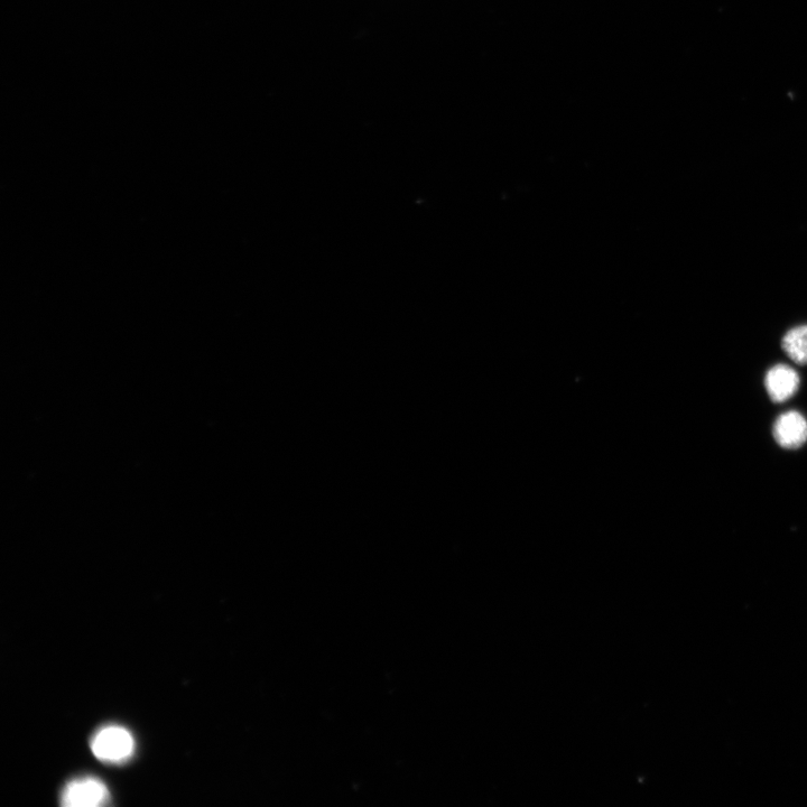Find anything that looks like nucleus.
<instances>
[{"mask_svg":"<svg viewBox=\"0 0 807 807\" xmlns=\"http://www.w3.org/2000/svg\"><path fill=\"white\" fill-rule=\"evenodd\" d=\"M91 750L102 762L124 763L134 754L135 740L127 729L109 726L100 729L92 738Z\"/></svg>","mask_w":807,"mask_h":807,"instance_id":"obj_1","label":"nucleus"},{"mask_svg":"<svg viewBox=\"0 0 807 807\" xmlns=\"http://www.w3.org/2000/svg\"><path fill=\"white\" fill-rule=\"evenodd\" d=\"M109 801L107 786L92 777L70 782L61 794V804L67 807H99L107 805Z\"/></svg>","mask_w":807,"mask_h":807,"instance_id":"obj_2","label":"nucleus"},{"mask_svg":"<svg viewBox=\"0 0 807 807\" xmlns=\"http://www.w3.org/2000/svg\"><path fill=\"white\" fill-rule=\"evenodd\" d=\"M764 386L769 400L775 404H783L799 392L801 376L793 367L777 364L767 370Z\"/></svg>","mask_w":807,"mask_h":807,"instance_id":"obj_3","label":"nucleus"},{"mask_svg":"<svg viewBox=\"0 0 807 807\" xmlns=\"http://www.w3.org/2000/svg\"><path fill=\"white\" fill-rule=\"evenodd\" d=\"M772 434L778 447L785 450L801 449L807 442V419L799 411H787L777 416Z\"/></svg>","mask_w":807,"mask_h":807,"instance_id":"obj_4","label":"nucleus"},{"mask_svg":"<svg viewBox=\"0 0 807 807\" xmlns=\"http://www.w3.org/2000/svg\"><path fill=\"white\" fill-rule=\"evenodd\" d=\"M782 349L793 363L807 366V324L788 330L782 339Z\"/></svg>","mask_w":807,"mask_h":807,"instance_id":"obj_5","label":"nucleus"}]
</instances>
